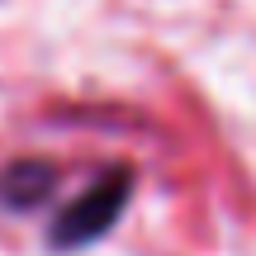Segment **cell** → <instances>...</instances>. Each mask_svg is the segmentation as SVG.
<instances>
[{
  "label": "cell",
  "instance_id": "2",
  "mask_svg": "<svg viewBox=\"0 0 256 256\" xmlns=\"http://www.w3.org/2000/svg\"><path fill=\"white\" fill-rule=\"evenodd\" d=\"M52 185H57V171L48 162H34V156L10 162L5 171H0V204H10V209H34V204H43L48 194H52Z\"/></svg>",
  "mask_w": 256,
  "mask_h": 256
},
{
  "label": "cell",
  "instance_id": "1",
  "mask_svg": "<svg viewBox=\"0 0 256 256\" xmlns=\"http://www.w3.org/2000/svg\"><path fill=\"white\" fill-rule=\"evenodd\" d=\"M128 200H133V166H110V171H100L52 218V247H90V242H100L104 232L124 218Z\"/></svg>",
  "mask_w": 256,
  "mask_h": 256
}]
</instances>
